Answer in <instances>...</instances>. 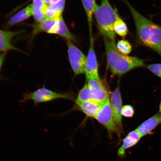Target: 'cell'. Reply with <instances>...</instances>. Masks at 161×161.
<instances>
[{"label": "cell", "mask_w": 161, "mask_h": 161, "mask_svg": "<svg viewBox=\"0 0 161 161\" xmlns=\"http://www.w3.org/2000/svg\"><path fill=\"white\" fill-rule=\"evenodd\" d=\"M65 4V0H59L57 3L48 5L46 19L58 20L62 16Z\"/></svg>", "instance_id": "obj_14"}, {"label": "cell", "mask_w": 161, "mask_h": 161, "mask_svg": "<svg viewBox=\"0 0 161 161\" xmlns=\"http://www.w3.org/2000/svg\"><path fill=\"white\" fill-rule=\"evenodd\" d=\"M121 114L122 116L126 118H132L134 114L133 107L130 105H125L122 107Z\"/></svg>", "instance_id": "obj_23"}, {"label": "cell", "mask_w": 161, "mask_h": 161, "mask_svg": "<svg viewBox=\"0 0 161 161\" xmlns=\"http://www.w3.org/2000/svg\"><path fill=\"white\" fill-rule=\"evenodd\" d=\"M161 124V114H157L143 122L136 128L142 137L149 134L158 125Z\"/></svg>", "instance_id": "obj_12"}, {"label": "cell", "mask_w": 161, "mask_h": 161, "mask_svg": "<svg viewBox=\"0 0 161 161\" xmlns=\"http://www.w3.org/2000/svg\"><path fill=\"white\" fill-rule=\"evenodd\" d=\"M6 55H7V52H2L0 54V73H1L2 66H3V62H4Z\"/></svg>", "instance_id": "obj_25"}, {"label": "cell", "mask_w": 161, "mask_h": 161, "mask_svg": "<svg viewBox=\"0 0 161 161\" xmlns=\"http://www.w3.org/2000/svg\"><path fill=\"white\" fill-rule=\"evenodd\" d=\"M22 33V31H11L0 30V39L11 42L15 36Z\"/></svg>", "instance_id": "obj_22"}, {"label": "cell", "mask_w": 161, "mask_h": 161, "mask_svg": "<svg viewBox=\"0 0 161 161\" xmlns=\"http://www.w3.org/2000/svg\"><path fill=\"white\" fill-rule=\"evenodd\" d=\"M147 68L153 73L161 78V63L151 64L147 65Z\"/></svg>", "instance_id": "obj_24"}, {"label": "cell", "mask_w": 161, "mask_h": 161, "mask_svg": "<svg viewBox=\"0 0 161 161\" xmlns=\"http://www.w3.org/2000/svg\"><path fill=\"white\" fill-rule=\"evenodd\" d=\"M59 0H52L51 3H50L53 4L54 3H57V2L58 1H59Z\"/></svg>", "instance_id": "obj_27"}, {"label": "cell", "mask_w": 161, "mask_h": 161, "mask_svg": "<svg viewBox=\"0 0 161 161\" xmlns=\"http://www.w3.org/2000/svg\"><path fill=\"white\" fill-rule=\"evenodd\" d=\"M159 109H160V112L161 114V103L160 104Z\"/></svg>", "instance_id": "obj_28"}, {"label": "cell", "mask_w": 161, "mask_h": 161, "mask_svg": "<svg viewBox=\"0 0 161 161\" xmlns=\"http://www.w3.org/2000/svg\"><path fill=\"white\" fill-rule=\"evenodd\" d=\"M56 35L66 40H70L72 41L75 40L74 36L70 33L66 26L62 16L58 20V29Z\"/></svg>", "instance_id": "obj_18"}, {"label": "cell", "mask_w": 161, "mask_h": 161, "mask_svg": "<svg viewBox=\"0 0 161 161\" xmlns=\"http://www.w3.org/2000/svg\"><path fill=\"white\" fill-rule=\"evenodd\" d=\"M93 15L103 36L116 44L114 26L118 15L117 9L113 8L108 0H101L100 5L97 4Z\"/></svg>", "instance_id": "obj_3"}, {"label": "cell", "mask_w": 161, "mask_h": 161, "mask_svg": "<svg viewBox=\"0 0 161 161\" xmlns=\"http://www.w3.org/2000/svg\"><path fill=\"white\" fill-rule=\"evenodd\" d=\"M142 138L136 130L129 133L123 140L122 146L118 151V156L120 158H124L126 156V150L136 146Z\"/></svg>", "instance_id": "obj_10"}, {"label": "cell", "mask_w": 161, "mask_h": 161, "mask_svg": "<svg viewBox=\"0 0 161 161\" xmlns=\"http://www.w3.org/2000/svg\"><path fill=\"white\" fill-rule=\"evenodd\" d=\"M93 99L91 92L87 84L80 91L76 100V104Z\"/></svg>", "instance_id": "obj_20"}, {"label": "cell", "mask_w": 161, "mask_h": 161, "mask_svg": "<svg viewBox=\"0 0 161 161\" xmlns=\"http://www.w3.org/2000/svg\"><path fill=\"white\" fill-rule=\"evenodd\" d=\"M58 99L72 100V96L69 93H60L53 91L46 88L44 85L42 87L38 88L33 92H26L23 94V98L20 101L24 103L29 100H31L35 105L52 101Z\"/></svg>", "instance_id": "obj_4"}, {"label": "cell", "mask_w": 161, "mask_h": 161, "mask_svg": "<svg viewBox=\"0 0 161 161\" xmlns=\"http://www.w3.org/2000/svg\"><path fill=\"white\" fill-rule=\"evenodd\" d=\"M108 69L114 75L121 76L136 68L145 65L144 60L120 53L107 37L103 36Z\"/></svg>", "instance_id": "obj_2"}, {"label": "cell", "mask_w": 161, "mask_h": 161, "mask_svg": "<svg viewBox=\"0 0 161 161\" xmlns=\"http://www.w3.org/2000/svg\"><path fill=\"white\" fill-rule=\"evenodd\" d=\"M33 15V8L32 4L28 5L12 17L8 22V25L13 26L25 21Z\"/></svg>", "instance_id": "obj_16"}, {"label": "cell", "mask_w": 161, "mask_h": 161, "mask_svg": "<svg viewBox=\"0 0 161 161\" xmlns=\"http://www.w3.org/2000/svg\"><path fill=\"white\" fill-rule=\"evenodd\" d=\"M58 20L46 19L37 25H33L32 36H35L42 32L53 34Z\"/></svg>", "instance_id": "obj_15"}, {"label": "cell", "mask_w": 161, "mask_h": 161, "mask_svg": "<svg viewBox=\"0 0 161 161\" xmlns=\"http://www.w3.org/2000/svg\"><path fill=\"white\" fill-rule=\"evenodd\" d=\"M87 80V84L91 92L93 99L103 103L109 99L108 90L101 80L90 79Z\"/></svg>", "instance_id": "obj_9"}, {"label": "cell", "mask_w": 161, "mask_h": 161, "mask_svg": "<svg viewBox=\"0 0 161 161\" xmlns=\"http://www.w3.org/2000/svg\"><path fill=\"white\" fill-rule=\"evenodd\" d=\"M92 33H90L89 49L86 56L85 74L86 79L99 80L98 66L94 50V40Z\"/></svg>", "instance_id": "obj_7"}, {"label": "cell", "mask_w": 161, "mask_h": 161, "mask_svg": "<svg viewBox=\"0 0 161 161\" xmlns=\"http://www.w3.org/2000/svg\"><path fill=\"white\" fill-rule=\"evenodd\" d=\"M43 1L45 2V3L47 4H49L51 3L52 0H43Z\"/></svg>", "instance_id": "obj_26"}, {"label": "cell", "mask_w": 161, "mask_h": 161, "mask_svg": "<svg viewBox=\"0 0 161 161\" xmlns=\"http://www.w3.org/2000/svg\"><path fill=\"white\" fill-rule=\"evenodd\" d=\"M68 59L75 75L85 74L86 56L70 40H66Z\"/></svg>", "instance_id": "obj_5"}, {"label": "cell", "mask_w": 161, "mask_h": 161, "mask_svg": "<svg viewBox=\"0 0 161 161\" xmlns=\"http://www.w3.org/2000/svg\"><path fill=\"white\" fill-rule=\"evenodd\" d=\"M114 33L120 37H125L127 35L128 32L127 26L119 15L114 22Z\"/></svg>", "instance_id": "obj_19"}, {"label": "cell", "mask_w": 161, "mask_h": 161, "mask_svg": "<svg viewBox=\"0 0 161 161\" xmlns=\"http://www.w3.org/2000/svg\"><path fill=\"white\" fill-rule=\"evenodd\" d=\"M33 15L34 19L38 23L46 19L48 8L47 4L43 0H33Z\"/></svg>", "instance_id": "obj_13"}, {"label": "cell", "mask_w": 161, "mask_h": 161, "mask_svg": "<svg viewBox=\"0 0 161 161\" xmlns=\"http://www.w3.org/2000/svg\"><path fill=\"white\" fill-rule=\"evenodd\" d=\"M109 100L114 123L122 134L124 132L121 114L122 103L120 90L119 87H117L112 92Z\"/></svg>", "instance_id": "obj_8"}, {"label": "cell", "mask_w": 161, "mask_h": 161, "mask_svg": "<svg viewBox=\"0 0 161 161\" xmlns=\"http://www.w3.org/2000/svg\"><path fill=\"white\" fill-rule=\"evenodd\" d=\"M135 24L139 45L149 48L161 56V26L141 14L127 0H124Z\"/></svg>", "instance_id": "obj_1"}, {"label": "cell", "mask_w": 161, "mask_h": 161, "mask_svg": "<svg viewBox=\"0 0 161 161\" xmlns=\"http://www.w3.org/2000/svg\"><path fill=\"white\" fill-rule=\"evenodd\" d=\"M81 1L87 17L90 33H92V16L97 4L96 0H81Z\"/></svg>", "instance_id": "obj_17"}, {"label": "cell", "mask_w": 161, "mask_h": 161, "mask_svg": "<svg viewBox=\"0 0 161 161\" xmlns=\"http://www.w3.org/2000/svg\"><path fill=\"white\" fill-rule=\"evenodd\" d=\"M94 118L106 128L110 138H112L113 134H116L118 137L120 138L121 134L114 123L109 98L104 103L100 111Z\"/></svg>", "instance_id": "obj_6"}, {"label": "cell", "mask_w": 161, "mask_h": 161, "mask_svg": "<svg viewBox=\"0 0 161 161\" xmlns=\"http://www.w3.org/2000/svg\"><path fill=\"white\" fill-rule=\"evenodd\" d=\"M103 103L92 99L76 104L78 109L83 112L86 116L95 118L101 108Z\"/></svg>", "instance_id": "obj_11"}, {"label": "cell", "mask_w": 161, "mask_h": 161, "mask_svg": "<svg viewBox=\"0 0 161 161\" xmlns=\"http://www.w3.org/2000/svg\"><path fill=\"white\" fill-rule=\"evenodd\" d=\"M116 47L120 53L124 55H128L132 50V46L130 42L125 40L118 41L116 44Z\"/></svg>", "instance_id": "obj_21"}]
</instances>
